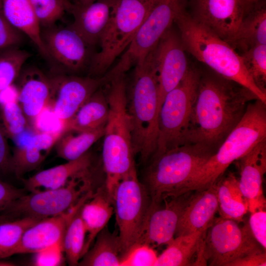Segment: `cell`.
Wrapping results in <instances>:
<instances>
[{
  "mask_svg": "<svg viewBox=\"0 0 266 266\" xmlns=\"http://www.w3.org/2000/svg\"><path fill=\"white\" fill-rule=\"evenodd\" d=\"M266 45V4L261 0L255 4L242 19L235 46L243 50L251 47Z\"/></svg>",
  "mask_w": 266,
  "mask_h": 266,
  "instance_id": "cell-31",
  "label": "cell"
},
{
  "mask_svg": "<svg viewBox=\"0 0 266 266\" xmlns=\"http://www.w3.org/2000/svg\"><path fill=\"white\" fill-rule=\"evenodd\" d=\"M158 0H118L100 38V49L92 57L89 75L101 77L129 47Z\"/></svg>",
  "mask_w": 266,
  "mask_h": 266,
  "instance_id": "cell-7",
  "label": "cell"
},
{
  "mask_svg": "<svg viewBox=\"0 0 266 266\" xmlns=\"http://www.w3.org/2000/svg\"><path fill=\"white\" fill-rule=\"evenodd\" d=\"M0 9H2V2L1 0H0Z\"/></svg>",
  "mask_w": 266,
  "mask_h": 266,
  "instance_id": "cell-51",
  "label": "cell"
},
{
  "mask_svg": "<svg viewBox=\"0 0 266 266\" xmlns=\"http://www.w3.org/2000/svg\"><path fill=\"white\" fill-rule=\"evenodd\" d=\"M17 79V100L29 126L33 125L42 111L50 104L51 78L39 69L31 67L21 71Z\"/></svg>",
  "mask_w": 266,
  "mask_h": 266,
  "instance_id": "cell-20",
  "label": "cell"
},
{
  "mask_svg": "<svg viewBox=\"0 0 266 266\" xmlns=\"http://www.w3.org/2000/svg\"><path fill=\"white\" fill-rule=\"evenodd\" d=\"M91 248L81 258L78 266H120L122 252L118 235L106 227L97 235Z\"/></svg>",
  "mask_w": 266,
  "mask_h": 266,
  "instance_id": "cell-30",
  "label": "cell"
},
{
  "mask_svg": "<svg viewBox=\"0 0 266 266\" xmlns=\"http://www.w3.org/2000/svg\"><path fill=\"white\" fill-rule=\"evenodd\" d=\"M154 47L142 62L135 66L127 109L132 146L144 163L154 155L158 137V79Z\"/></svg>",
  "mask_w": 266,
  "mask_h": 266,
  "instance_id": "cell-5",
  "label": "cell"
},
{
  "mask_svg": "<svg viewBox=\"0 0 266 266\" xmlns=\"http://www.w3.org/2000/svg\"><path fill=\"white\" fill-rule=\"evenodd\" d=\"M0 122L8 138L11 139L30 128L16 99L0 103Z\"/></svg>",
  "mask_w": 266,
  "mask_h": 266,
  "instance_id": "cell-36",
  "label": "cell"
},
{
  "mask_svg": "<svg viewBox=\"0 0 266 266\" xmlns=\"http://www.w3.org/2000/svg\"><path fill=\"white\" fill-rule=\"evenodd\" d=\"M2 12L8 22L26 35L41 55L50 59L41 37V28L30 0H1Z\"/></svg>",
  "mask_w": 266,
  "mask_h": 266,
  "instance_id": "cell-27",
  "label": "cell"
},
{
  "mask_svg": "<svg viewBox=\"0 0 266 266\" xmlns=\"http://www.w3.org/2000/svg\"><path fill=\"white\" fill-rule=\"evenodd\" d=\"M266 251L255 252L239 258L229 263L227 266H266Z\"/></svg>",
  "mask_w": 266,
  "mask_h": 266,
  "instance_id": "cell-45",
  "label": "cell"
},
{
  "mask_svg": "<svg viewBox=\"0 0 266 266\" xmlns=\"http://www.w3.org/2000/svg\"><path fill=\"white\" fill-rule=\"evenodd\" d=\"M113 204L122 256L139 241L151 205L150 196L144 184L138 180L136 169L118 184Z\"/></svg>",
  "mask_w": 266,
  "mask_h": 266,
  "instance_id": "cell-9",
  "label": "cell"
},
{
  "mask_svg": "<svg viewBox=\"0 0 266 266\" xmlns=\"http://www.w3.org/2000/svg\"><path fill=\"white\" fill-rule=\"evenodd\" d=\"M256 99L246 88L214 71L201 72L184 143L217 150L240 121L248 104Z\"/></svg>",
  "mask_w": 266,
  "mask_h": 266,
  "instance_id": "cell-1",
  "label": "cell"
},
{
  "mask_svg": "<svg viewBox=\"0 0 266 266\" xmlns=\"http://www.w3.org/2000/svg\"><path fill=\"white\" fill-rule=\"evenodd\" d=\"M109 105L102 87L96 91L63 127L64 132H85L105 127Z\"/></svg>",
  "mask_w": 266,
  "mask_h": 266,
  "instance_id": "cell-28",
  "label": "cell"
},
{
  "mask_svg": "<svg viewBox=\"0 0 266 266\" xmlns=\"http://www.w3.org/2000/svg\"><path fill=\"white\" fill-rule=\"evenodd\" d=\"M218 209L217 183L204 190L195 191L179 220L175 237L208 228Z\"/></svg>",
  "mask_w": 266,
  "mask_h": 266,
  "instance_id": "cell-23",
  "label": "cell"
},
{
  "mask_svg": "<svg viewBox=\"0 0 266 266\" xmlns=\"http://www.w3.org/2000/svg\"><path fill=\"white\" fill-rule=\"evenodd\" d=\"M41 37L50 59L53 58L64 71L77 72L87 64L90 48L70 26L44 28Z\"/></svg>",
  "mask_w": 266,
  "mask_h": 266,
  "instance_id": "cell-17",
  "label": "cell"
},
{
  "mask_svg": "<svg viewBox=\"0 0 266 266\" xmlns=\"http://www.w3.org/2000/svg\"><path fill=\"white\" fill-rule=\"evenodd\" d=\"M63 129L34 133L30 128L14 137L12 153V173L21 178L26 173L38 167L44 161Z\"/></svg>",
  "mask_w": 266,
  "mask_h": 266,
  "instance_id": "cell-18",
  "label": "cell"
},
{
  "mask_svg": "<svg viewBox=\"0 0 266 266\" xmlns=\"http://www.w3.org/2000/svg\"><path fill=\"white\" fill-rule=\"evenodd\" d=\"M174 23L186 52L216 73L246 88L266 103V94L255 84L240 54L230 44L195 20L187 10L179 14Z\"/></svg>",
  "mask_w": 266,
  "mask_h": 266,
  "instance_id": "cell-3",
  "label": "cell"
},
{
  "mask_svg": "<svg viewBox=\"0 0 266 266\" xmlns=\"http://www.w3.org/2000/svg\"><path fill=\"white\" fill-rule=\"evenodd\" d=\"M118 0H98L88 4L72 3L69 13L73 17L70 27L92 47L99 42Z\"/></svg>",
  "mask_w": 266,
  "mask_h": 266,
  "instance_id": "cell-22",
  "label": "cell"
},
{
  "mask_svg": "<svg viewBox=\"0 0 266 266\" xmlns=\"http://www.w3.org/2000/svg\"><path fill=\"white\" fill-rule=\"evenodd\" d=\"M217 150L199 143H185L152 157L142 183L151 207L167 197L179 195L189 180Z\"/></svg>",
  "mask_w": 266,
  "mask_h": 266,
  "instance_id": "cell-6",
  "label": "cell"
},
{
  "mask_svg": "<svg viewBox=\"0 0 266 266\" xmlns=\"http://www.w3.org/2000/svg\"><path fill=\"white\" fill-rule=\"evenodd\" d=\"M8 138L0 122V176L12 173V154Z\"/></svg>",
  "mask_w": 266,
  "mask_h": 266,
  "instance_id": "cell-44",
  "label": "cell"
},
{
  "mask_svg": "<svg viewBox=\"0 0 266 266\" xmlns=\"http://www.w3.org/2000/svg\"><path fill=\"white\" fill-rule=\"evenodd\" d=\"M200 74L190 66L178 85L166 95L158 113L157 147L152 157L184 144Z\"/></svg>",
  "mask_w": 266,
  "mask_h": 266,
  "instance_id": "cell-8",
  "label": "cell"
},
{
  "mask_svg": "<svg viewBox=\"0 0 266 266\" xmlns=\"http://www.w3.org/2000/svg\"><path fill=\"white\" fill-rule=\"evenodd\" d=\"M266 138V103L256 99L247 105L240 121L217 151L187 182L180 194L215 184L230 165Z\"/></svg>",
  "mask_w": 266,
  "mask_h": 266,
  "instance_id": "cell-4",
  "label": "cell"
},
{
  "mask_svg": "<svg viewBox=\"0 0 266 266\" xmlns=\"http://www.w3.org/2000/svg\"><path fill=\"white\" fill-rule=\"evenodd\" d=\"M40 27L47 28L54 26L67 11L62 0H30Z\"/></svg>",
  "mask_w": 266,
  "mask_h": 266,
  "instance_id": "cell-38",
  "label": "cell"
},
{
  "mask_svg": "<svg viewBox=\"0 0 266 266\" xmlns=\"http://www.w3.org/2000/svg\"><path fill=\"white\" fill-rule=\"evenodd\" d=\"M238 160L240 169L239 188L248 202V211L253 213L265 209L262 184L266 171V138Z\"/></svg>",
  "mask_w": 266,
  "mask_h": 266,
  "instance_id": "cell-21",
  "label": "cell"
},
{
  "mask_svg": "<svg viewBox=\"0 0 266 266\" xmlns=\"http://www.w3.org/2000/svg\"><path fill=\"white\" fill-rule=\"evenodd\" d=\"M207 228L175 237L158 256L154 266H207L202 252Z\"/></svg>",
  "mask_w": 266,
  "mask_h": 266,
  "instance_id": "cell-24",
  "label": "cell"
},
{
  "mask_svg": "<svg viewBox=\"0 0 266 266\" xmlns=\"http://www.w3.org/2000/svg\"><path fill=\"white\" fill-rule=\"evenodd\" d=\"M240 55L254 82L266 94V45L251 47Z\"/></svg>",
  "mask_w": 266,
  "mask_h": 266,
  "instance_id": "cell-37",
  "label": "cell"
},
{
  "mask_svg": "<svg viewBox=\"0 0 266 266\" xmlns=\"http://www.w3.org/2000/svg\"><path fill=\"white\" fill-rule=\"evenodd\" d=\"M81 208L68 222L63 241L66 261L72 266L78 265L86 239V231L80 215Z\"/></svg>",
  "mask_w": 266,
  "mask_h": 266,
  "instance_id": "cell-33",
  "label": "cell"
},
{
  "mask_svg": "<svg viewBox=\"0 0 266 266\" xmlns=\"http://www.w3.org/2000/svg\"><path fill=\"white\" fill-rule=\"evenodd\" d=\"M261 0H239L244 14Z\"/></svg>",
  "mask_w": 266,
  "mask_h": 266,
  "instance_id": "cell-46",
  "label": "cell"
},
{
  "mask_svg": "<svg viewBox=\"0 0 266 266\" xmlns=\"http://www.w3.org/2000/svg\"><path fill=\"white\" fill-rule=\"evenodd\" d=\"M63 246H53L35 253L34 264L36 266H59L63 263Z\"/></svg>",
  "mask_w": 266,
  "mask_h": 266,
  "instance_id": "cell-43",
  "label": "cell"
},
{
  "mask_svg": "<svg viewBox=\"0 0 266 266\" xmlns=\"http://www.w3.org/2000/svg\"><path fill=\"white\" fill-rule=\"evenodd\" d=\"M190 16L234 47L244 12L239 0H190Z\"/></svg>",
  "mask_w": 266,
  "mask_h": 266,
  "instance_id": "cell-15",
  "label": "cell"
},
{
  "mask_svg": "<svg viewBox=\"0 0 266 266\" xmlns=\"http://www.w3.org/2000/svg\"><path fill=\"white\" fill-rule=\"evenodd\" d=\"M104 133V127L85 132H64L55 145L57 154L67 161L76 160L87 152Z\"/></svg>",
  "mask_w": 266,
  "mask_h": 266,
  "instance_id": "cell-32",
  "label": "cell"
},
{
  "mask_svg": "<svg viewBox=\"0 0 266 266\" xmlns=\"http://www.w3.org/2000/svg\"><path fill=\"white\" fill-rule=\"evenodd\" d=\"M64 3L66 4V7H67V11L69 12V11L70 9L71 6L72 5V3L70 2L68 0H62Z\"/></svg>",
  "mask_w": 266,
  "mask_h": 266,
  "instance_id": "cell-49",
  "label": "cell"
},
{
  "mask_svg": "<svg viewBox=\"0 0 266 266\" xmlns=\"http://www.w3.org/2000/svg\"><path fill=\"white\" fill-rule=\"evenodd\" d=\"M23 41V33L13 26L0 9V51L18 47Z\"/></svg>",
  "mask_w": 266,
  "mask_h": 266,
  "instance_id": "cell-40",
  "label": "cell"
},
{
  "mask_svg": "<svg viewBox=\"0 0 266 266\" xmlns=\"http://www.w3.org/2000/svg\"><path fill=\"white\" fill-rule=\"evenodd\" d=\"M235 220L214 217L207 229L203 257L210 266H227L248 254L266 251L254 237L248 222L242 226Z\"/></svg>",
  "mask_w": 266,
  "mask_h": 266,
  "instance_id": "cell-10",
  "label": "cell"
},
{
  "mask_svg": "<svg viewBox=\"0 0 266 266\" xmlns=\"http://www.w3.org/2000/svg\"><path fill=\"white\" fill-rule=\"evenodd\" d=\"M179 33L171 26L154 48L157 72L158 113L166 95L186 75L189 65Z\"/></svg>",
  "mask_w": 266,
  "mask_h": 266,
  "instance_id": "cell-14",
  "label": "cell"
},
{
  "mask_svg": "<svg viewBox=\"0 0 266 266\" xmlns=\"http://www.w3.org/2000/svg\"><path fill=\"white\" fill-rule=\"evenodd\" d=\"M30 56L29 52L18 47L0 51V98L3 92L17 80Z\"/></svg>",
  "mask_w": 266,
  "mask_h": 266,
  "instance_id": "cell-35",
  "label": "cell"
},
{
  "mask_svg": "<svg viewBox=\"0 0 266 266\" xmlns=\"http://www.w3.org/2000/svg\"><path fill=\"white\" fill-rule=\"evenodd\" d=\"M42 219L33 217L18 218L0 222V259L12 256L25 232Z\"/></svg>",
  "mask_w": 266,
  "mask_h": 266,
  "instance_id": "cell-34",
  "label": "cell"
},
{
  "mask_svg": "<svg viewBox=\"0 0 266 266\" xmlns=\"http://www.w3.org/2000/svg\"><path fill=\"white\" fill-rule=\"evenodd\" d=\"M188 3V0H158L112 71L125 74L133 66L142 62L177 16L187 10Z\"/></svg>",
  "mask_w": 266,
  "mask_h": 266,
  "instance_id": "cell-12",
  "label": "cell"
},
{
  "mask_svg": "<svg viewBox=\"0 0 266 266\" xmlns=\"http://www.w3.org/2000/svg\"><path fill=\"white\" fill-rule=\"evenodd\" d=\"M158 256L152 246L136 243L123 255L120 266H154Z\"/></svg>",
  "mask_w": 266,
  "mask_h": 266,
  "instance_id": "cell-39",
  "label": "cell"
},
{
  "mask_svg": "<svg viewBox=\"0 0 266 266\" xmlns=\"http://www.w3.org/2000/svg\"><path fill=\"white\" fill-rule=\"evenodd\" d=\"M51 78L52 95L50 105L63 127L96 91L110 80L106 73L101 77L56 74Z\"/></svg>",
  "mask_w": 266,
  "mask_h": 266,
  "instance_id": "cell-13",
  "label": "cell"
},
{
  "mask_svg": "<svg viewBox=\"0 0 266 266\" xmlns=\"http://www.w3.org/2000/svg\"><path fill=\"white\" fill-rule=\"evenodd\" d=\"M195 193V191H188L169 196L159 205L151 207L138 242L152 247L169 244L175 237L179 220Z\"/></svg>",
  "mask_w": 266,
  "mask_h": 266,
  "instance_id": "cell-16",
  "label": "cell"
},
{
  "mask_svg": "<svg viewBox=\"0 0 266 266\" xmlns=\"http://www.w3.org/2000/svg\"><path fill=\"white\" fill-rule=\"evenodd\" d=\"M15 265L13 263L3 260V259H0V266H12Z\"/></svg>",
  "mask_w": 266,
  "mask_h": 266,
  "instance_id": "cell-47",
  "label": "cell"
},
{
  "mask_svg": "<svg viewBox=\"0 0 266 266\" xmlns=\"http://www.w3.org/2000/svg\"><path fill=\"white\" fill-rule=\"evenodd\" d=\"M114 212L113 202L105 188H100L82 206L80 215L86 235L82 256L90 248L99 233L104 228Z\"/></svg>",
  "mask_w": 266,
  "mask_h": 266,
  "instance_id": "cell-26",
  "label": "cell"
},
{
  "mask_svg": "<svg viewBox=\"0 0 266 266\" xmlns=\"http://www.w3.org/2000/svg\"><path fill=\"white\" fill-rule=\"evenodd\" d=\"M248 224L256 240L265 249H266V211L265 209H260L251 213Z\"/></svg>",
  "mask_w": 266,
  "mask_h": 266,
  "instance_id": "cell-42",
  "label": "cell"
},
{
  "mask_svg": "<svg viewBox=\"0 0 266 266\" xmlns=\"http://www.w3.org/2000/svg\"><path fill=\"white\" fill-rule=\"evenodd\" d=\"M218 211L221 217L242 221L248 211V202L243 197L239 180L233 173L223 176L217 182Z\"/></svg>",
  "mask_w": 266,
  "mask_h": 266,
  "instance_id": "cell-29",
  "label": "cell"
},
{
  "mask_svg": "<svg viewBox=\"0 0 266 266\" xmlns=\"http://www.w3.org/2000/svg\"><path fill=\"white\" fill-rule=\"evenodd\" d=\"M92 162V154L88 151L76 160L42 170L28 178H22L25 189L34 192L64 186L74 177L90 169Z\"/></svg>",
  "mask_w": 266,
  "mask_h": 266,
  "instance_id": "cell-25",
  "label": "cell"
},
{
  "mask_svg": "<svg viewBox=\"0 0 266 266\" xmlns=\"http://www.w3.org/2000/svg\"><path fill=\"white\" fill-rule=\"evenodd\" d=\"M97 0H78L77 2L82 4H88Z\"/></svg>",
  "mask_w": 266,
  "mask_h": 266,
  "instance_id": "cell-48",
  "label": "cell"
},
{
  "mask_svg": "<svg viewBox=\"0 0 266 266\" xmlns=\"http://www.w3.org/2000/svg\"><path fill=\"white\" fill-rule=\"evenodd\" d=\"M25 194V190L0 179V216H5L15 201Z\"/></svg>",
  "mask_w": 266,
  "mask_h": 266,
  "instance_id": "cell-41",
  "label": "cell"
},
{
  "mask_svg": "<svg viewBox=\"0 0 266 266\" xmlns=\"http://www.w3.org/2000/svg\"><path fill=\"white\" fill-rule=\"evenodd\" d=\"M8 218L6 216H4V215L0 216V222L8 220Z\"/></svg>",
  "mask_w": 266,
  "mask_h": 266,
  "instance_id": "cell-50",
  "label": "cell"
},
{
  "mask_svg": "<svg viewBox=\"0 0 266 266\" xmlns=\"http://www.w3.org/2000/svg\"><path fill=\"white\" fill-rule=\"evenodd\" d=\"M86 200L83 197L65 213L42 219L29 228L23 234L12 255L36 253L53 246H63V238L68 222Z\"/></svg>",
  "mask_w": 266,
  "mask_h": 266,
  "instance_id": "cell-19",
  "label": "cell"
},
{
  "mask_svg": "<svg viewBox=\"0 0 266 266\" xmlns=\"http://www.w3.org/2000/svg\"><path fill=\"white\" fill-rule=\"evenodd\" d=\"M109 115L104 127L102 160L105 189L113 201L120 181L135 169L125 74L114 76L105 85Z\"/></svg>",
  "mask_w": 266,
  "mask_h": 266,
  "instance_id": "cell-2",
  "label": "cell"
},
{
  "mask_svg": "<svg viewBox=\"0 0 266 266\" xmlns=\"http://www.w3.org/2000/svg\"><path fill=\"white\" fill-rule=\"evenodd\" d=\"M92 185L89 169L61 187L25 194L15 201L5 216L43 219L62 214L92 190Z\"/></svg>",
  "mask_w": 266,
  "mask_h": 266,
  "instance_id": "cell-11",
  "label": "cell"
}]
</instances>
